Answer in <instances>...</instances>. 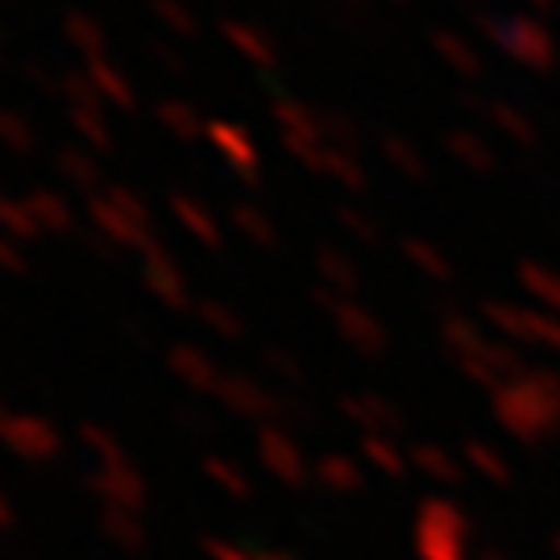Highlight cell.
I'll use <instances>...</instances> for the list:
<instances>
[{"label":"cell","instance_id":"obj_1","mask_svg":"<svg viewBox=\"0 0 560 560\" xmlns=\"http://www.w3.org/2000/svg\"><path fill=\"white\" fill-rule=\"evenodd\" d=\"M96 221L104 224V233L120 245H145L150 229H145V208L125 191H108L96 200Z\"/></svg>","mask_w":560,"mask_h":560},{"label":"cell","instance_id":"obj_2","mask_svg":"<svg viewBox=\"0 0 560 560\" xmlns=\"http://www.w3.org/2000/svg\"><path fill=\"white\" fill-rule=\"evenodd\" d=\"M0 436H4V444H9L13 453H21V457H50V453L59 448L55 428L42 423L38 416H9V411H4Z\"/></svg>","mask_w":560,"mask_h":560},{"label":"cell","instance_id":"obj_3","mask_svg":"<svg viewBox=\"0 0 560 560\" xmlns=\"http://www.w3.org/2000/svg\"><path fill=\"white\" fill-rule=\"evenodd\" d=\"M145 282H150V291H159L166 303H183L179 266H175V261L166 266V258H162V254H150V261H145Z\"/></svg>","mask_w":560,"mask_h":560},{"label":"cell","instance_id":"obj_4","mask_svg":"<svg viewBox=\"0 0 560 560\" xmlns=\"http://www.w3.org/2000/svg\"><path fill=\"white\" fill-rule=\"evenodd\" d=\"M171 365H175V370H179L187 382L203 386V370H208V361H203L196 349H175V353H171Z\"/></svg>","mask_w":560,"mask_h":560},{"label":"cell","instance_id":"obj_5","mask_svg":"<svg viewBox=\"0 0 560 560\" xmlns=\"http://www.w3.org/2000/svg\"><path fill=\"white\" fill-rule=\"evenodd\" d=\"M175 212H179V221L187 224V229H191V233H196V237H203V233H208V237H212V224H208V217H203V208H200V203L179 200V208H175Z\"/></svg>","mask_w":560,"mask_h":560},{"label":"cell","instance_id":"obj_6","mask_svg":"<svg viewBox=\"0 0 560 560\" xmlns=\"http://www.w3.org/2000/svg\"><path fill=\"white\" fill-rule=\"evenodd\" d=\"M0 523H9V511H4V502H0Z\"/></svg>","mask_w":560,"mask_h":560}]
</instances>
